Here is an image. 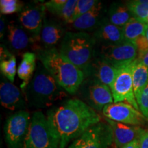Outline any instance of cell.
<instances>
[{"mask_svg":"<svg viewBox=\"0 0 148 148\" xmlns=\"http://www.w3.org/2000/svg\"><path fill=\"white\" fill-rule=\"evenodd\" d=\"M46 116L59 148H67L86 130L101 122V116L78 98L66 99L47 111Z\"/></svg>","mask_w":148,"mask_h":148,"instance_id":"1","label":"cell"},{"mask_svg":"<svg viewBox=\"0 0 148 148\" xmlns=\"http://www.w3.org/2000/svg\"><path fill=\"white\" fill-rule=\"evenodd\" d=\"M35 52L37 59L61 87L71 95L77 93L85 78L82 71L61 55L57 48H38Z\"/></svg>","mask_w":148,"mask_h":148,"instance_id":"2","label":"cell"},{"mask_svg":"<svg viewBox=\"0 0 148 148\" xmlns=\"http://www.w3.org/2000/svg\"><path fill=\"white\" fill-rule=\"evenodd\" d=\"M29 106L45 108L53 106L57 101L64 100L68 92L61 87L40 62L27 86L23 90Z\"/></svg>","mask_w":148,"mask_h":148,"instance_id":"3","label":"cell"},{"mask_svg":"<svg viewBox=\"0 0 148 148\" xmlns=\"http://www.w3.org/2000/svg\"><path fill=\"white\" fill-rule=\"evenodd\" d=\"M97 45L95 38L89 33L69 31L64 35L59 51L84 74L95 56Z\"/></svg>","mask_w":148,"mask_h":148,"instance_id":"4","label":"cell"},{"mask_svg":"<svg viewBox=\"0 0 148 148\" xmlns=\"http://www.w3.org/2000/svg\"><path fill=\"white\" fill-rule=\"evenodd\" d=\"M23 148H59L47 116L41 111L33 113Z\"/></svg>","mask_w":148,"mask_h":148,"instance_id":"5","label":"cell"},{"mask_svg":"<svg viewBox=\"0 0 148 148\" xmlns=\"http://www.w3.org/2000/svg\"><path fill=\"white\" fill-rule=\"evenodd\" d=\"M77 93L79 99L99 112H102L107 105L114 103L110 88L92 77L84 78Z\"/></svg>","mask_w":148,"mask_h":148,"instance_id":"6","label":"cell"},{"mask_svg":"<svg viewBox=\"0 0 148 148\" xmlns=\"http://www.w3.org/2000/svg\"><path fill=\"white\" fill-rule=\"evenodd\" d=\"M95 55L119 69L131 64L138 58L134 42H123L115 45H100L96 47Z\"/></svg>","mask_w":148,"mask_h":148,"instance_id":"7","label":"cell"},{"mask_svg":"<svg viewBox=\"0 0 148 148\" xmlns=\"http://www.w3.org/2000/svg\"><path fill=\"white\" fill-rule=\"evenodd\" d=\"M30 121V114L26 110L17 111L7 118L3 132L8 148H23Z\"/></svg>","mask_w":148,"mask_h":148,"instance_id":"8","label":"cell"},{"mask_svg":"<svg viewBox=\"0 0 148 148\" xmlns=\"http://www.w3.org/2000/svg\"><path fill=\"white\" fill-rule=\"evenodd\" d=\"M113 143L112 127L106 121H101L86 130L67 148H110Z\"/></svg>","mask_w":148,"mask_h":148,"instance_id":"9","label":"cell"},{"mask_svg":"<svg viewBox=\"0 0 148 148\" xmlns=\"http://www.w3.org/2000/svg\"><path fill=\"white\" fill-rule=\"evenodd\" d=\"M135 60L128 65L118 69L115 79L110 90L113 97L114 103L127 102L132 105L136 110H139L134 95L132 82V69Z\"/></svg>","mask_w":148,"mask_h":148,"instance_id":"10","label":"cell"},{"mask_svg":"<svg viewBox=\"0 0 148 148\" xmlns=\"http://www.w3.org/2000/svg\"><path fill=\"white\" fill-rule=\"evenodd\" d=\"M45 10L44 3H31L25 5L18 16L19 24L34 38L36 45L45 18Z\"/></svg>","mask_w":148,"mask_h":148,"instance_id":"11","label":"cell"},{"mask_svg":"<svg viewBox=\"0 0 148 148\" xmlns=\"http://www.w3.org/2000/svg\"><path fill=\"white\" fill-rule=\"evenodd\" d=\"M105 118L112 121L131 125H143L147 120L139 110L127 102L112 103L103 108Z\"/></svg>","mask_w":148,"mask_h":148,"instance_id":"12","label":"cell"},{"mask_svg":"<svg viewBox=\"0 0 148 148\" xmlns=\"http://www.w3.org/2000/svg\"><path fill=\"white\" fill-rule=\"evenodd\" d=\"M0 101L3 108L11 111L25 110L27 106L26 101L19 88L5 77H2V75L0 84Z\"/></svg>","mask_w":148,"mask_h":148,"instance_id":"13","label":"cell"},{"mask_svg":"<svg viewBox=\"0 0 148 148\" xmlns=\"http://www.w3.org/2000/svg\"><path fill=\"white\" fill-rule=\"evenodd\" d=\"M107 11L103 3L98 1L91 10L71 23L72 28L77 32H93L107 16Z\"/></svg>","mask_w":148,"mask_h":148,"instance_id":"14","label":"cell"},{"mask_svg":"<svg viewBox=\"0 0 148 148\" xmlns=\"http://www.w3.org/2000/svg\"><path fill=\"white\" fill-rule=\"evenodd\" d=\"M66 32L65 28L60 23L45 17L38 42L40 45L35 50L38 48L45 49L57 48L58 44L60 45Z\"/></svg>","mask_w":148,"mask_h":148,"instance_id":"15","label":"cell"},{"mask_svg":"<svg viewBox=\"0 0 148 148\" xmlns=\"http://www.w3.org/2000/svg\"><path fill=\"white\" fill-rule=\"evenodd\" d=\"M7 42L9 48L14 52H22L29 47L36 45V40L21 26L14 21L7 25Z\"/></svg>","mask_w":148,"mask_h":148,"instance_id":"16","label":"cell"},{"mask_svg":"<svg viewBox=\"0 0 148 148\" xmlns=\"http://www.w3.org/2000/svg\"><path fill=\"white\" fill-rule=\"evenodd\" d=\"M117 72V69L95 55L87 71L84 73V77L85 78L92 77L97 79L110 88L115 79Z\"/></svg>","mask_w":148,"mask_h":148,"instance_id":"17","label":"cell"},{"mask_svg":"<svg viewBox=\"0 0 148 148\" xmlns=\"http://www.w3.org/2000/svg\"><path fill=\"white\" fill-rule=\"evenodd\" d=\"M105 120L112 127L113 140L115 148H121L134 140L138 139L144 130L140 126L127 125L105 118Z\"/></svg>","mask_w":148,"mask_h":148,"instance_id":"18","label":"cell"},{"mask_svg":"<svg viewBox=\"0 0 148 148\" xmlns=\"http://www.w3.org/2000/svg\"><path fill=\"white\" fill-rule=\"evenodd\" d=\"M92 35L100 45H115L125 41L123 27L110 23L107 16Z\"/></svg>","mask_w":148,"mask_h":148,"instance_id":"19","label":"cell"},{"mask_svg":"<svg viewBox=\"0 0 148 148\" xmlns=\"http://www.w3.org/2000/svg\"><path fill=\"white\" fill-rule=\"evenodd\" d=\"M36 59V53L25 51L22 54L21 61L17 69L18 77L22 81L20 85L22 90H25L34 76L37 67Z\"/></svg>","mask_w":148,"mask_h":148,"instance_id":"20","label":"cell"},{"mask_svg":"<svg viewBox=\"0 0 148 148\" xmlns=\"http://www.w3.org/2000/svg\"><path fill=\"white\" fill-rule=\"evenodd\" d=\"M0 70L1 75L13 83L15 79L16 69V59L13 53L9 51L8 48L4 44L1 45L0 51Z\"/></svg>","mask_w":148,"mask_h":148,"instance_id":"21","label":"cell"},{"mask_svg":"<svg viewBox=\"0 0 148 148\" xmlns=\"http://www.w3.org/2000/svg\"><path fill=\"white\" fill-rule=\"evenodd\" d=\"M107 17L110 23L123 27L134 16L126 3L113 2L111 3L107 11Z\"/></svg>","mask_w":148,"mask_h":148,"instance_id":"22","label":"cell"},{"mask_svg":"<svg viewBox=\"0 0 148 148\" xmlns=\"http://www.w3.org/2000/svg\"><path fill=\"white\" fill-rule=\"evenodd\" d=\"M133 88L136 101L140 93L148 84V68L136 59L132 69Z\"/></svg>","mask_w":148,"mask_h":148,"instance_id":"23","label":"cell"},{"mask_svg":"<svg viewBox=\"0 0 148 148\" xmlns=\"http://www.w3.org/2000/svg\"><path fill=\"white\" fill-rule=\"evenodd\" d=\"M148 24L133 17L123 27V36L125 42H134L138 37L145 34Z\"/></svg>","mask_w":148,"mask_h":148,"instance_id":"24","label":"cell"},{"mask_svg":"<svg viewBox=\"0 0 148 148\" xmlns=\"http://www.w3.org/2000/svg\"><path fill=\"white\" fill-rule=\"evenodd\" d=\"M25 6L24 3L18 0H1L0 12L1 15L20 13Z\"/></svg>","mask_w":148,"mask_h":148,"instance_id":"25","label":"cell"},{"mask_svg":"<svg viewBox=\"0 0 148 148\" xmlns=\"http://www.w3.org/2000/svg\"><path fill=\"white\" fill-rule=\"evenodd\" d=\"M126 4L134 18L146 23L148 15V10L140 2L139 0L126 1Z\"/></svg>","mask_w":148,"mask_h":148,"instance_id":"26","label":"cell"},{"mask_svg":"<svg viewBox=\"0 0 148 148\" xmlns=\"http://www.w3.org/2000/svg\"><path fill=\"white\" fill-rule=\"evenodd\" d=\"M77 0H67L63 8L59 14L58 17L60 18L65 23L71 24L75 12Z\"/></svg>","mask_w":148,"mask_h":148,"instance_id":"27","label":"cell"},{"mask_svg":"<svg viewBox=\"0 0 148 148\" xmlns=\"http://www.w3.org/2000/svg\"><path fill=\"white\" fill-rule=\"evenodd\" d=\"M97 2L98 1H95V0H77L76 9H75V12L72 23L79 16L86 14V12L91 10Z\"/></svg>","mask_w":148,"mask_h":148,"instance_id":"28","label":"cell"},{"mask_svg":"<svg viewBox=\"0 0 148 148\" xmlns=\"http://www.w3.org/2000/svg\"><path fill=\"white\" fill-rule=\"evenodd\" d=\"M137 103L140 112L148 121V84L140 93Z\"/></svg>","mask_w":148,"mask_h":148,"instance_id":"29","label":"cell"},{"mask_svg":"<svg viewBox=\"0 0 148 148\" xmlns=\"http://www.w3.org/2000/svg\"><path fill=\"white\" fill-rule=\"evenodd\" d=\"M66 1L67 0H51L44 2V5L46 10L49 11L50 13L58 16Z\"/></svg>","mask_w":148,"mask_h":148,"instance_id":"30","label":"cell"},{"mask_svg":"<svg viewBox=\"0 0 148 148\" xmlns=\"http://www.w3.org/2000/svg\"><path fill=\"white\" fill-rule=\"evenodd\" d=\"M134 43L137 47L138 58L148 51V40L146 38L145 34L138 37L135 40Z\"/></svg>","mask_w":148,"mask_h":148,"instance_id":"31","label":"cell"},{"mask_svg":"<svg viewBox=\"0 0 148 148\" xmlns=\"http://www.w3.org/2000/svg\"><path fill=\"white\" fill-rule=\"evenodd\" d=\"M140 148H148V130L143 131L138 138Z\"/></svg>","mask_w":148,"mask_h":148,"instance_id":"32","label":"cell"},{"mask_svg":"<svg viewBox=\"0 0 148 148\" xmlns=\"http://www.w3.org/2000/svg\"><path fill=\"white\" fill-rule=\"evenodd\" d=\"M6 32L7 25L5 24V18L2 16V15H1V18H0V38H1V40L4 38Z\"/></svg>","mask_w":148,"mask_h":148,"instance_id":"33","label":"cell"},{"mask_svg":"<svg viewBox=\"0 0 148 148\" xmlns=\"http://www.w3.org/2000/svg\"><path fill=\"white\" fill-rule=\"evenodd\" d=\"M121 148H140L138 139L134 140V141L127 144L126 145L123 146V147H122Z\"/></svg>","mask_w":148,"mask_h":148,"instance_id":"34","label":"cell"},{"mask_svg":"<svg viewBox=\"0 0 148 148\" xmlns=\"http://www.w3.org/2000/svg\"><path fill=\"white\" fill-rule=\"evenodd\" d=\"M137 59L142 64H144V65L146 66L148 68V51L145 53H144V54L143 56H141L140 57H138Z\"/></svg>","mask_w":148,"mask_h":148,"instance_id":"35","label":"cell"},{"mask_svg":"<svg viewBox=\"0 0 148 148\" xmlns=\"http://www.w3.org/2000/svg\"><path fill=\"white\" fill-rule=\"evenodd\" d=\"M139 1L148 10V0H139Z\"/></svg>","mask_w":148,"mask_h":148,"instance_id":"36","label":"cell"},{"mask_svg":"<svg viewBox=\"0 0 148 148\" xmlns=\"http://www.w3.org/2000/svg\"><path fill=\"white\" fill-rule=\"evenodd\" d=\"M145 36L146 37V38H147V40H148V25H147V28H146V29H145Z\"/></svg>","mask_w":148,"mask_h":148,"instance_id":"37","label":"cell"},{"mask_svg":"<svg viewBox=\"0 0 148 148\" xmlns=\"http://www.w3.org/2000/svg\"><path fill=\"white\" fill-rule=\"evenodd\" d=\"M146 23H147V24H148V15H147V19H146Z\"/></svg>","mask_w":148,"mask_h":148,"instance_id":"38","label":"cell"},{"mask_svg":"<svg viewBox=\"0 0 148 148\" xmlns=\"http://www.w3.org/2000/svg\"><path fill=\"white\" fill-rule=\"evenodd\" d=\"M110 148H112V147H110Z\"/></svg>","mask_w":148,"mask_h":148,"instance_id":"39","label":"cell"}]
</instances>
